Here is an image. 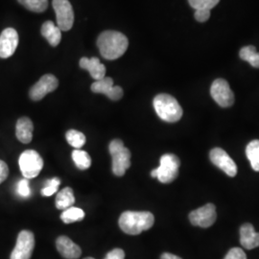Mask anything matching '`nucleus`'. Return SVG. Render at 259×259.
I'll return each instance as SVG.
<instances>
[{
    "label": "nucleus",
    "instance_id": "obj_17",
    "mask_svg": "<svg viewBox=\"0 0 259 259\" xmlns=\"http://www.w3.org/2000/svg\"><path fill=\"white\" fill-rule=\"evenodd\" d=\"M240 243L247 250H252L259 247V233L254 231L251 224H244L240 228Z\"/></svg>",
    "mask_w": 259,
    "mask_h": 259
},
{
    "label": "nucleus",
    "instance_id": "obj_16",
    "mask_svg": "<svg viewBox=\"0 0 259 259\" xmlns=\"http://www.w3.org/2000/svg\"><path fill=\"white\" fill-rule=\"evenodd\" d=\"M79 65L81 68L89 71L91 76L95 81H98V80H101L103 78H105L106 67H105V65L101 64V62L98 58L93 57V58L89 59L87 57H83L79 62Z\"/></svg>",
    "mask_w": 259,
    "mask_h": 259
},
{
    "label": "nucleus",
    "instance_id": "obj_23",
    "mask_svg": "<svg viewBox=\"0 0 259 259\" xmlns=\"http://www.w3.org/2000/svg\"><path fill=\"white\" fill-rule=\"evenodd\" d=\"M84 218V212L83 209L71 206L65 209L61 214V219L65 224H71V223L80 222Z\"/></svg>",
    "mask_w": 259,
    "mask_h": 259
},
{
    "label": "nucleus",
    "instance_id": "obj_20",
    "mask_svg": "<svg viewBox=\"0 0 259 259\" xmlns=\"http://www.w3.org/2000/svg\"><path fill=\"white\" fill-rule=\"evenodd\" d=\"M75 204L74 192L71 187H65L56 196V207L61 210H65Z\"/></svg>",
    "mask_w": 259,
    "mask_h": 259
},
{
    "label": "nucleus",
    "instance_id": "obj_2",
    "mask_svg": "<svg viewBox=\"0 0 259 259\" xmlns=\"http://www.w3.org/2000/svg\"><path fill=\"white\" fill-rule=\"evenodd\" d=\"M154 223L155 217L149 211H125L118 220L122 232L130 235H139L148 231L154 226Z\"/></svg>",
    "mask_w": 259,
    "mask_h": 259
},
{
    "label": "nucleus",
    "instance_id": "obj_26",
    "mask_svg": "<svg viewBox=\"0 0 259 259\" xmlns=\"http://www.w3.org/2000/svg\"><path fill=\"white\" fill-rule=\"evenodd\" d=\"M26 9L34 13H42L48 7V0H18Z\"/></svg>",
    "mask_w": 259,
    "mask_h": 259
},
{
    "label": "nucleus",
    "instance_id": "obj_30",
    "mask_svg": "<svg viewBox=\"0 0 259 259\" xmlns=\"http://www.w3.org/2000/svg\"><path fill=\"white\" fill-rule=\"evenodd\" d=\"M224 259H247V255L240 248H232Z\"/></svg>",
    "mask_w": 259,
    "mask_h": 259
},
{
    "label": "nucleus",
    "instance_id": "obj_1",
    "mask_svg": "<svg viewBox=\"0 0 259 259\" xmlns=\"http://www.w3.org/2000/svg\"><path fill=\"white\" fill-rule=\"evenodd\" d=\"M100 54L106 60H116L124 55L129 47L127 37L117 31H105L97 39Z\"/></svg>",
    "mask_w": 259,
    "mask_h": 259
},
{
    "label": "nucleus",
    "instance_id": "obj_22",
    "mask_svg": "<svg viewBox=\"0 0 259 259\" xmlns=\"http://www.w3.org/2000/svg\"><path fill=\"white\" fill-rule=\"evenodd\" d=\"M72 159L76 167L80 170H87L92 165L91 156L81 149H75L72 152Z\"/></svg>",
    "mask_w": 259,
    "mask_h": 259
},
{
    "label": "nucleus",
    "instance_id": "obj_13",
    "mask_svg": "<svg viewBox=\"0 0 259 259\" xmlns=\"http://www.w3.org/2000/svg\"><path fill=\"white\" fill-rule=\"evenodd\" d=\"M19 34L14 28H6L0 35V58L8 59L19 46Z\"/></svg>",
    "mask_w": 259,
    "mask_h": 259
},
{
    "label": "nucleus",
    "instance_id": "obj_12",
    "mask_svg": "<svg viewBox=\"0 0 259 259\" xmlns=\"http://www.w3.org/2000/svg\"><path fill=\"white\" fill-rule=\"evenodd\" d=\"M209 158L214 165L220 168L228 176H236L237 166L232 157L221 148H214L209 153Z\"/></svg>",
    "mask_w": 259,
    "mask_h": 259
},
{
    "label": "nucleus",
    "instance_id": "obj_31",
    "mask_svg": "<svg viewBox=\"0 0 259 259\" xmlns=\"http://www.w3.org/2000/svg\"><path fill=\"white\" fill-rule=\"evenodd\" d=\"M210 18V10L199 9L195 12V19L199 22H205Z\"/></svg>",
    "mask_w": 259,
    "mask_h": 259
},
{
    "label": "nucleus",
    "instance_id": "obj_15",
    "mask_svg": "<svg viewBox=\"0 0 259 259\" xmlns=\"http://www.w3.org/2000/svg\"><path fill=\"white\" fill-rule=\"evenodd\" d=\"M56 248L66 259H78L82 254L81 248L67 236H60L56 240Z\"/></svg>",
    "mask_w": 259,
    "mask_h": 259
},
{
    "label": "nucleus",
    "instance_id": "obj_27",
    "mask_svg": "<svg viewBox=\"0 0 259 259\" xmlns=\"http://www.w3.org/2000/svg\"><path fill=\"white\" fill-rule=\"evenodd\" d=\"M61 185V181L59 178H53L51 180H47L46 182V186L41 189V195L49 197L55 194Z\"/></svg>",
    "mask_w": 259,
    "mask_h": 259
},
{
    "label": "nucleus",
    "instance_id": "obj_34",
    "mask_svg": "<svg viewBox=\"0 0 259 259\" xmlns=\"http://www.w3.org/2000/svg\"><path fill=\"white\" fill-rule=\"evenodd\" d=\"M160 259H182L181 257H179L178 255H175L173 253H169V252H164L161 254Z\"/></svg>",
    "mask_w": 259,
    "mask_h": 259
},
{
    "label": "nucleus",
    "instance_id": "obj_10",
    "mask_svg": "<svg viewBox=\"0 0 259 259\" xmlns=\"http://www.w3.org/2000/svg\"><path fill=\"white\" fill-rule=\"evenodd\" d=\"M59 87V81L54 75H44L29 91V96L33 101H39L48 93H53Z\"/></svg>",
    "mask_w": 259,
    "mask_h": 259
},
{
    "label": "nucleus",
    "instance_id": "obj_18",
    "mask_svg": "<svg viewBox=\"0 0 259 259\" xmlns=\"http://www.w3.org/2000/svg\"><path fill=\"white\" fill-rule=\"evenodd\" d=\"M33 131L34 125L33 122L29 117H21L19 118L16 125V136L21 143L28 144L33 139Z\"/></svg>",
    "mask_w": 259,
    "mask_h": 259
},
{
    "label": "nucleus",
    "instance_id": "obj_28",
    "mask_svg": "<svg viewBox=\"0 0 259 259\" xmlns=\"http://www.w3.org/2000/svg\"><path fill=\"white\" fill-rule=\"evenodd\" d=\"M220 0H188L190 6L195 10H211L215 7Z\"/></svg>",
    "mask_w": 259,
    "mask_h": 259
},
{
    "label": "nucleus",
    "instance_id": "obj_19",
    "mask_svg": "<svg viewBox=\"0 0 259 259\" xmlns=\"http://www.w3.org/2000/svg\"><path fill=\"white\" fill-rule=\"evenodd\" d=\"M40 33L47 38L48 44L52 47H57L61 42L62 31L53 21H46L41 26Z\"/></svg>",
    "mask_w": 259,
    "mask_h": 259
},
{
    "label": "nucleus",
    "instance_id": "obj_14",
    "mask_svg": "<svg viewBox=\"0 0 259 259\" xmlns=\"http://www.w3.org/2000/svg\"><path fill=\"white\" fill-rule=\"evenodd\" d=\"M94 93L105 94L112 101H118L123 97V90L119 85H113V80L111 77H105L101 80L95 81L91 88Z\"/></svg>",
    "mask_w": 259,
    "mask_h": 259
},
{
    "label": "nucleus",
    "instance_id": "obj_35",
    "mask_svg": "<svg viewBox=\"0 0 259 259\" xmlns=\"http://www.w3.org/2000/svg\"><path fill=\"white\" fill-rule=\"evenodd\" d=\"M83 259H95V258H93V257H85V258H83Z\"/></svg>",
    "mask_w": 259,
    "mask_h": 259
},
{
    "label": "nucleus",
    "instance_id": "obj_3",
    "mask_svg": "<svg viewBox=\"0 0 259 259\" xmlns=\"http://www.w3.org/2000/svg\"><path fill=\"white\" fill-rule=\"evenodd\" d=\"M154 108L158 117L168 123L178 122L183 116V109L176 98L167 94L160 93L154 98Z\"/></svg>",
    "mask_w": 259,
    "mask_h": 259
},
{
    "label": "nucleus",
    "instance_id": "obj_21",
    "mask_svg": "<svg viewBox=\"0 0 259 259\" xmlns=\"http://www.w3.org/2000/svg\"><path fill=\"white\" fill-rule=\"evenodd\" d=\"M246 155L250 160L252 169L259 172V140L255 139L250 141L246 148Z\"/></svg>",
    "mask_w": 259,
    "mask_h": 259
},
{
    "label": "nucleus",
    "instance_id": "obj_24",
    "mask_svg": "<svg viewBox=\"0 0 259 259\" xmlns=\"http://www.w3.org/2000/svg\"><path fill=\"white\" fill-rule=\"evenodd\" d=\"M239 56L243 61H246L251 66L259 68V53L256 48L252 46L243 47L239 52Z\"/></svg>",
    "mask_w": 259,
    "mask_h": 259
},
{
    "label": "nucleus",
    "instance_id": "obj_11",
    "mask_svg": "<svg viewBox=\"0 0 259 259\" xmlns=\"http://www.w3.org/2000/svg\"><path fill=\"white\" fill-rule=\"evenodd\" d=\"M217 219L216 207L213 204H204L191 211L189 214V220L193 226L201 228H209Z\"/></svg>",
    "mask_w": 259,
    "mask_h": 259
},
{
    "label": "nucleus",
    "instance_id": "obj_29",
    "mask_svg": "<svg viewBox=\"0 0 259 259\" xmlns=\"http://www.w3.org/2000/svg\"><path fill=\"white\" fill-rule=\"evenodd\" d=\"M17 192L22 198H28L31 195V189L27 179L24 178L21 181H19L17 186Z\"/></svg>",
    "mask_w": 259,
    "mask_h": 259
},
{
    "label": "nucleus",
    "instance_id": "obj_8",
    "mask_svg": "<svg viewBox=\"0 0 259 259\" xmlns=\"http://www.w3.org/2000/svg\"><path fill=\"white\" fill-rule=\"evenodd\" d=\"M53 8L56 13L57 26L61 31H69L74 23V12L68 0H53Z\"/></svg>",
    "mask_w": 259,
    "mask_h": 259
},
{
    "label": "nucleus",
    "instance_id": "obj_5",
    "mask_svg": "<svg viewBox=\"0 0 259 259\" xmlns=\"http://www.w3.org/2000/svg\"><path fill=\"white\" fill-rule=\"evenodd\" d=\"M181 160L174 154H165L160 157L159 166L152 170V178H157L162 184H170L179 176Z\"/></svg>",
    "mask_w": 259,
    "mask_h": 259
},
{
    "label": "nucleus",
    "instance_id": "obj_4",
    "mask_svg": "<svg viewBox=\"0 0 259 259\" xmlns=\"http://www.w3.org/2000/svg\"><path fill=\"white\" fill-rule=\"evenodd\" d=\"M109 152L112 157V173L117 177L125 175L131 167V152L124 146L121 139H113L110 142Z\"/></svg>",
    "mask_w": 259,
    "mask_h": 259
},
{
    "label": "nucleus",
    "instance_id": "obj_32",
    "mask_svg": "<svg viewBox=\"0 0 259 259\" xmlns=\"http://www.w3.org/2000/svg\"><path fill=\"white\" fill-rule=\"evenodd\" d=\"M125 258V251L122 249H113L109 251L104 259H124Z\"/></svg>",
    "mask_w": 259,
    "mask_h": 259
},
{
    "label": "nucleus",
    "instance_id": "obj_7",
    "mask_svg": "<svg viewBox=\"0 0 259 259\" xmlns=\"http://www.w3.org/2000/svg\"><path fill=\"white\" fill-rule=\"evenodd\" d=\"M35 248V236L30 231H21L18 235L15 249L12 251L10 259H30Z\"/></svg>",
    "mask_w": 259,
    "mask_h": 259
},
{
    "label": "nucleus",
    "instance_id": "obj_33",
    "mask_svg": "<svg viewBox=\"0 0 259 259\" xmlns=\"http://www.w3.org/2000/svg\"><path fill=\"white\" fill-rule=\"evenodd\" d=\"M9 176V167L7 163L0 159V185L7 180Z\"/></svg>",
    "mask_w": 259,
    "mask_h": 259
},
{
    "label": "nucleus",
    "instance_id": "obj_9",
    "mask_svg": "<svg viewBox=\"0 0 259 259\" xmlns=\"http://www.w3.org/2000/svg\"><path fill=\"white\" fill-rule=\"evenodd\" d=\"M210 94L214 101L222 108L232 107L234 103V94L229 83L224 79H217L213 82Z\"/></svg>",
    "mask_w": 259,
    "mask_h": 259
},
{
    "label": "nucleus",
    "instance_id": "obj_25",
    "mask_svg": "<svg viewBox=\"0 0 259 259\" xmlns=\"http://www.w3.org/2000/svg\"><path fill=\"white\" fill-rule=\"evenodd\" d=\"M65 139L68 144L75 149H81L87 141L85 136L77 130H68L65 134Z\"/></svg>",
    "mask_w": 259,
    "mask_h": 259
},
{
    "label": "nucleus",
    "instance_id": "obj_6",
    "mask_svg": "<svg viewBox=\"0 0 259 259\" xmlns=\"http://www.w3.org/2000/svg\"><path fill=\"white\" fill-rule=\"evenodd\" d=\"M19 165L22 176L30 180L40 173L44 168V159L37 151L26 150L19 156Z\"/></svg>",
    "mask_w": 259,
    "mask_h": 259
}]
</instances>
